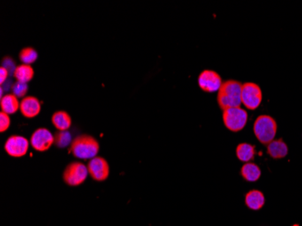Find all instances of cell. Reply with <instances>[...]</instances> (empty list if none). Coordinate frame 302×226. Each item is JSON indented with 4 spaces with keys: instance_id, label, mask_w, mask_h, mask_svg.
Listing matches in <instances>:
<instances>
[{
    "instance_id": "18",
    "label": "cell",
    "mask_w": 302,
    "mask_h": 226,
    "mask_svg": "<svg viewBox=\"0 0 302 226\" xmlns=\"http://www.w3.org/2000/svg\"><path fill=\"white\" fill-rule=\"evenodd\" d=\"M34 75L33 67L28 64H24L18 65L14 73V77L17 79V81L26 82V83L31 81Z\"/></svg>"
},
{
    "instance_id": "14",
    "label": "cell",
    "mask_w": 302,
    "mask_h": 226,
    "mask_svg": "<svg viewBox=\"0 0 302 226\" xmlns=\"http://www.w3.org/2000/svg\"><path fill=\"white\" fill-rule=\"evenodd\" d=\"M1 111L7 114H15L20 109V103L18 98L12 94H6L0 101Z\"/></svg>"
},
{
    "instance_id": "6",
    "label": "cell",
    "mask_w": 302,
    "mask_h": 226,
    "mask_svg": "<svg viewBox=\"0 0 302 226\" xmlns=\"http://www.w3.org/2000/svg\"><path fill=\"white\" fill-rule=\"evenodd\" d=\"M263 93L258 84L254 82H245L242 88V103L248 110L254 111L261 105Z\"/></svg>"
},
{
    "instance_id": "17",
    "label": "cell",
    "mask_w": 302,
    "mask_h": 226,
    "mask_svg": "<svg viewBox=\"0 0 302 226\" xmlns=\"http://www.w3.org/2000/svg\"><path fill=\"white\" fill-rule=\"evenodd\" d=\"M241 175L247 182H256L260 179L262 172L259 166H257L255 163H244L241 168Z\"/></svg>"
},
{
    "instance_id": "8",
    "label": "cell",
    "mask_w": 302,
    "mask_h": 226,
    "mask_svg": "<svg viewBox=\"0 0 302 226\" xmlns=\"http://www.w3.org/2000/svg\"><path fill=\"white\" fill-rule=\"evenodd\" d=\"M87 168L92 178L98 182L105 181L110 175L109 163L107 162L106 159L101 157H95L90 159Z\"/></svg>"
},
{
    "instance_id": "26",
    "label": "cell",
    "mask_w": 302,
    "mask_h": 226,
    "mask_svg": "<svg viewBox=\"0 0 302 226\" xmlns=\"http://www.w3.org/2000/svg\"><path fill=\"white\" fill-rule=\"evenodd\" d=\"M293 226H298V225H293Z\"/></svg>"
},
{
    "instance_id": "15",
    "label": "cell",
    "mask_w": 302,
    "mask_h": 226,
    "mask_svg": "<svg viewBox=\"0 0 302 226\" xmlns=\"http://www.w3.org/2000/svg\"><path fill=\"white\" fill-rule=\"evenodd\" d=\"M52 122L58 130L64 131L71 128L72 118L66 111H56L52 117Z\"/></svg>"
},
{
    "instance_id": "20",
    "label": "cell",
    "mask_w": 302,
    "mask_h": 226,
    "mask_svg": "<svg viewBox=\"0 0 302 226\" xmlns=\"http://www.w3.org/2000/svg\"><path fill=\"white\" fill-rule=\"evenodd\" d=\"M37 57H38L37 52L35 51L32 47H26V48L22 49L19 53V59L24 64L30 65V64H33L37 60Z\"/></svg>"
},
{
    "instance_id": "7",
    "label": "cell",
    "mask_w": 302,
    "mask_h": 226,
    "mask_svg": "<svg viewBox=\"0 0 302 226\" xmlns=\"http://www.w3.org/2000/svg\"><path fill=\"white\" fill-rule=\"evenodd\" d=\"M29 148V141L22 136L9 137L5 143V151L13 158L24 157Z\"/></svg>"
},
{
    "instance_id": "25",
    "label": "cell",
    "mask_w": 302,
    "mask_h": 226,
    "mask_svg": "<svg viewBox=\"0 0 302 226\" xmlns=\"http://www.w3.org/2000/svg\"><path fill=\"white\" fill-rule=\"evenodd\" d=\"M11 82H12V81H11L10 79H8V80L5 81L4 83L2 84L1 88H2L3 90L6 91V92H8V91L9 90H12V86H13V84H12Z\"/></svg>"
},
{
    "instance_id": "5",
    "label": "cell",
    "mask_w": 302,
    "mask_h": 226,
    "mask_svg": "<svg viewBox=\"0 0 302 226\" xmlns=\"http://www.w3.org/2000/svg\"><path fill=\"white\" fill-rule=\"evenodd\" d=\"M89 175L87 166L81 162L70 163L65 167L63 174V179L70 187H78L83 183Z\"/></svg>"
},
{
    "instance_id": "1",
    "label": "cell",
    "mask_w": 302,
    "mask_h": 226,
    "mask_svg": "<svg viewBox=\"0 0 302 226\" xmlns=\"http://www.w3.org/2000/svg\"><path fill=\"white\" fill-rule=\"evenodd\" d=\"M243 84L235 80L223 81L217 94V103L222 111L237 108L242 104Z\"/></svg>"
},
{
    "instance_id": "3",
    "label": "cell",
    "mask_w": 302,
    "mask_h": 226,
    "mask_svg": "<svg viewBox=\"0 0 302 226\" xmlns=\"http://www.w3.org/2000/svg\"><path fill=\"white\" fill-rule=\"evenodd\" d=\"M276 120L273 117L269 115H261L256 119L253 124V132L256 139L264 145H268L274 138L277 133Z\"/></svg>"
},
{
    "instance_id": "4",
    "label": "cell",
    "mask_w": 302,
    "mask_h": 226,
    "mask_svg": "<svg viewBox=\"0 0 302 226\" xmlns=\"http://www.w3.org/2000/svg\"><path fill=\"white\" fill-rule=\"evenodd\" d=\"M248 113L241 107L230 108L223 111V121L227 129L232 132H239L246 126Z\"/></svg>"
},
{
    "instance_id": "22",
    "label": "cell",
    "mask_w": 302,
    "mask_h": 226,
    "mask_svg": "<svg viewBox=\"0 0 302 226\" xmlns=\"http://www.w3.org/2000/svg\"><path fill=\"white\" fill-rule=\"evenodd\" d=\"M2 67H4V68L8 70L10 76H14V73H15V71H16L17 66L12 58L5 57L3 62H2Z\"/></svg>"
},
{
    "instance_id": "9",
    "label": "cell",
    "mask_w": 302,
    "mask_h": 226,
    "mask_svg": "<svg viewBox=\"0 0 302 226\" xmlns=\"http://www.w3.org/2000/svg\"><path fill=\"white\" fill-rule=\"evenodd\" d=\"M30 143L34 150L39 152H44L49 150L52 145L55 143V138L47 128H37L32 134L30 139Z\"/></svg>"
},
{
    "instance_id": "19",
    "label": "cell",
    "mask_w": 302,
    "mask_h": 226,
    "mask_svg": "<svg viewBox=\"0 0 302 226\" xmlns=\"http://www.w3.org/2000/svg\"><path fill=\"white\" fill-rule=\"evenodd\" d=\"M54 138H55V143L54 144L59 149L66 148L67 146L71 145L72 141V135L67 130H64V131L58 130L54 135Z\"/></svg>"
},
{
    "instance_id": "10",
    "label": "cell",
    "mask_w": 302,
    "mask_h": 226,
    "mask_svg": "<svg viewBox=\"0 0 302 226\" xmlns=\"http://www.w3.org/2000/svg\"><path fill=\"white\" fill-rule=\"evenodd\" d=\"M222 78L217 72L204 70L198 77V85L205 93H213L219 91L222 86Z\"/></svg>"
},
{
    "instance_id": "24",
    "label": "cell",
    "mask_w": 302,
    "mask_h": 226,
    "mask_svg": "<svg viewBox=\"0 0 302 226\" xmlns=\"http://www.w3.org/2000/svg\"><path fill=\"white\" fill-rule=\"evenodd\" d=\"M0 74H1L0 82H1V84H3L5 81H7V80L9 79V73L8 72V70H7V69L1 66V68H0Z\"/></svg>"
},
{
    "instance_id": "13",
    "label": "cell",
    "mask_w": 302,
    "mask_h": 226,
    "mask_svg": "<svg viewBox=\"0 0 302 226\" xmlns=\"http://www.w3.org/2000/svg\"><path fill=\"white\" fill-rule=\"evenodd\" d=\"M244 202L249 209L258 211L264 207L265 204V196L260 190L253 189L245 195Z\"/></svg>"
},
{
    "instance_id": "21",
    "label": "cell",
    "mask_w": 302,
    "mask_h": 226,
    "mask_svg": "<svg viewBox=\"0 0 302 226\" xmlns=\"http://www.w3.org/2000/svg\"><path fill=\"white\" fill-rule=\"evenodd\" d=\"M28 92V85L26 82L17 81L12 86V93L17 98H25Z\"/></svg>"
},
{
    "instance_id": "16",
    "label": "cell",
    "mask_w": 302,
    "mask_h": 226,
    "mask_svg": "<svg viewBox=\"0 0 302 226\" xmlns=\"http://www.w3.org/2000/svg\"><path fill=\"white\" fill-rule=\"evenodd\" d=\"M236 157L242 162H251L255 157V146L248 144V143H241L236 147Z\"/></svg>"
},
{
    "instance_id": "11",
    "label": "cell",
    "mask_w": 302,
    "mask_h": 226,
    "mask_svg": "<svg viewBox=\"0 0 302 226\" xmlns=\"http://www.w3.org/2000/svg\"><path fill=\"white\" fill-rule=\"evenodd\" d=\"M20 111L24 117L27 119H32L40 113L41 103L38 99L34 96H27L23 99L20 103Z\"/></svg>"
},
{
    "instance_id": "2",
    "label": "cell",
    "mask_w": 302,
    "mask_h": 226,
    "mask_svg": "<svg viewBox=\"0 0 302 226\" xmlns=\"http://www.w3.org/2000/svg\"><path fill=\"white\" fill-rule=\"evenodd\" d=\"M100 151V144L98 141L93 136L82 134L72 140L70 145L69 152L73 157L81 159H92L97 157Z\"/></svg>"
},
{
    "instance_id": "23",
    "label": "cell",
    "mask_w": 302,
    "mask_h": 226,
    "mask_svg": "<svg viewBox=\"0 0 302 226\" xmlns=\"http://www.w3.org/2000/svg\"><path fill=\"white\" fill-rule=\"evenodd\" d=\"M10 126V118L9 114L1 111L0 113V132H5Z\"/></svg>"
},
{
    "instance_id": "12",
    "label": "cell",
    "mask_w": 302,
    "mask_h": 226,
    "mask_svg": "<svg viewBox=\"0 0 302 226\" xmlns=\"http://www.w3.org/2000/svg\"><path fill=\"white\" fill-rule=\"evenodd\" d=\"M267 153L274 159L285 158L289 153V148L283 140H274L267 145Z\"/></svg>"
}]
</instances>
